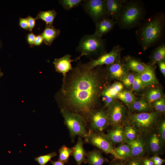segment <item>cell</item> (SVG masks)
Returning a JSON list of instances; mask_svg holds the SVG:
<instances>
[{
  "label": "cell",
  "mask_w": 165,
  "mask_h": 165,
  "mask_svg": "<svg viewBox=\"0 0 165 165\" xmlns=\"http://www.w3.org/2000/svg\"><path fill=\"white\" fill-rule=\"evenodd\" d=\"M101 67L90 69L79 63L63 77L61 88L55 95L60 109L80 115L86 123L91 113L98 109L106 86L107 73Z\"/></svg>",
  "instance_id": "6da1fadb"
},
{
  "label": "cell",
  "mask_w": 165,
  "mask_h": 165,
  "mask_svg": "<svg viewBox=\"0 0 165 165\" xmlns=\"http://www.w3.org/2000/svg\"><path fill=\"white\" fill-rule=\"evenodd\" d=\"M136 32L137 40L144 51L159 42L164 34L165 15L158 13L144 19Z\"/></svg>",
  "instance_id": "7a4b0ae2"
},
{
  "label": "cell",
  "mask_w": 165,
  "mask_h": 165,
  "mask_svg": "<svg viewBox=\"0 0 165 165\" xmlns=\"http://www.w3.org/2000/svg\"><path fill=\"white\" fill-rule=\"evenodd\" d=\"M146 14L144 4L141 1L127 0L116 21V24L120 29L130 30L139 26Z\"/></svg>",
  "instance_id": "3957f363"
},
{
  "label": "cell",
  "mask_w": 165,
  "mask_h": 165,
  "mask_svg": "<svg viewBox=\"0 0 165 165\" xmlns=\"http://www.w3.org/2000/svg\"><path fill=\"white\" fill-rule=\"evenodd\" d=\"M160 113L156 111L131 114L127 116L124 125L132 126L139 135L146 138L156 130L161 121Z\"/></svg>",
  "instance_id": "277c9868"
},
{
  "label": "cell",
  "mask_w": 165,
  "mask_h": 165,
  "mask_svg": "<svg viewBox=\"0 0 165 165\" xmlns=\"http://www.w3.org/2000/svg\"><path fill=\"white\" fill-rule=\"evenodd\" d=\"M76 50L92 60V57H98L107 53L106 41L94 33L86 35L81 39Z\"/></svg>",
  "instance_id": "5b68a950"
},
{
  "label": "cell",
  "mask_w": 165,
  "mask_h": 165,
  "mask_svg": "<svg viewBox=\"0 0 165 165\" xmlns=\"http://www.w3.org/2000/svg\"><path fill=\"white\" fill-rule=\"evenodd\" d=\"M65 125L67 127L72 140L74 142L76 136L85 138L88 132L86 129V123L80 115L64 109H60Z\"/></svg>",
  "instance_id": "8992f818"
},
{
  "label": "cell",
  "mask_w": 165,
  "mask_h": 165,
  "mask_svg": "<svg viewBox=\"0 0 165 165\" xmlns=\"http://www.w3.org/2000/svg\"><path fill=\"white\" fill-rule=\"evenodd\" d=\"M86 141L97 147L106 154L112 155L116 160H121L115 151V148L106 134L103 132H95L91 130L88 131Z\"/></svg>",
  "instance_id": "52a82bcc"
},
{
  "label": "cell",
  "mask_w": 165,
  "mask_h": 165,
  "mask_svg": "<svg viewBox=\"0 0 165 165\" xmlns=\"http://www.w3.org/2000/svg\"><path fill=\"white\" fill-rule=\"evenodd\" d=\"M82 5L85 12L95 24L108 17L106 0H83Z\"/></svg>",
  "instance_id": "ba28073f"
},
{
  "label": "cell",
  "mask_w": 165,
  "mask_h": 165,
  "mask_svg": "<svg viewBox=\"0 0 165 165\" xmlns=\"http://www.w3.org/2000/svg\"><path fill=\"white\" fill-rule=\"evenodd\" d=\"M123 49L119 45L115 46L109 52L104 53L96 59L91 60L84 64L88 68L93 69L104 65H108L119 62L121 52Z\"/></svg>",
  "instance_id": "9c48e42d"
},
{
  "label": "cell",
  "mask_w": 165,
  "mask_h": 165,
  "mask_svg": "<svg viewBox=\"0 0 165 165\" xmlns=\"http://www.w3.org/2000/svg\"><path fill=\"white\" fill-rule=\"evenodd\" d=\"M109 125L123 126L127 119V110L125 106L117 101H115L106 110Z\"/></svg>",
  "instance_id": "30bf717a"
},
{
  "label": "cell",
  "mask_w": 165,
  "mask_h": 165,
  "mask_svg": "<svg viewBox=\"0 0 165 165\" xmlns=\"http://www.w3.org/2000/svg\"><path fill=\"white\" fill-rule=\"evenodd\" d=\"M89 122L90 130L95 132H103L110 125L106 110L97 109L91 114Z\"/></svg>",
  "instance_id": "8fae6325"
},
{
  "label": "cell",
  "mask_w": 165,
  "mask_h": 165,
  "mask_svg": "<svg viewBox=\"0 0 165 165\" xmlns=\"http://www.w3.org/2000/svg\"><path fill=\"white\" fill-rule=\"evenodd\" d=\"M83 56L82 54H81L75 59H72L71 55L67 54L61 57L55 58L53 64L56 72L61 73L63 76V77H65L73 68L71 62L79 60L80 58Z\"/></svg>",
  "instance_id": "7c38bea8"
},
{
  "label": "cell",
  "mask_w": 165,
  "mask_h": 165,
  "mask_svg": "<svg viewBox=\"0 0 165 165\" xmlns=\"http://www.w3.org/2000/svg\"><path fill=\"white\" fill-rule=\"evenodd\" d=\"M146 138L139 135L133 141L125 142L130 146L131 157L138 158L145 157L147 152Z\"/></svg>",
  "instance_id": "4fadbf2b"
},
{
  "label": "cell",
  "mask_w": 165,
  "mask_h": 165,
  "mask_svg": "<svg viewBox=\"0 0 165 165\" xmlns=\"http://www.w3.org/2000/svg\"><path fill=\"white\" fill-rule=\"evenodd\" d=\"M128 70L125 64L119 61L107 65L106 72L109 78L122 79L127 74Z\"/></svg>",
  "instance_id": "5bb4252c"
},
{
  "label": "cell",
  "mask_w": 165,
  "mask_h": 165,
  "mask_svg": "<svg viewBox=\"0 0 165 165\" xmlns=\"http://www.w3.org/2000/svg\"><path fill=\"white\" fill-rule=\"evenodd\" d=\"M147 152L153 155H158L161 152L163 144L159 137L156 130L146 138Z\"/></svg>",
  "instance_id": "9a60e30c"
},
{
  "label": "cell",
  "mask_w": 165,
  "mask_h": 165,
  "mask_svg": "<svg viewBox=\"0 0 165 165\" xmlns=\"http://www.w3.org/2000/svg\"><path fill=\"white\" fill-rule=\"evenodd\" d=\"M95 24L96 28L94 33L102 38L113 29L116 24V21L112 18L107 17L100 20Z\"/></svg>",
  "instance_id": "2e32d148"
},
{
  "label": "cell",
  "mask_w": 165,
  "mask_h": 165,
  "mask_svg": "<svg viewBox=\"0 0 165 165\" xmlns=\"http://www.w3.org/2000/svg\"><path fill=\"white\" fill-rule=\"evenodd\" d=\"M126 1L127 0H106L108 17L116 21Z\"/></svg>",
  "instance_id": "e0dca14e"
},
{
  "label": "cell",
  "mask_w": 165,
  "mask_h": 165,
  "mask_svg": "<svg viewBox=\"0 0 165 165\" xmlns=\"http://www.w3.org/2000/svg\"><path fill=\"white\" fill-rule=\"evenodd\" d=\"M108 130L106 134L113 145L121 144L125 142L123 126L116 125Z\"/></svg>",
  "instance_id": "ac0fdd59"
},
{
  "label": "cell",
  "mask_w": 165,
  "mask_h": 165,
  "mask_svg": "<svg viewBox=\"0 0 165 165\" xmlns=\"http://www.w3.org/2000/svg\"><path fill=\"white\" fill-rule=\"evenodd\" d=\"M82 138L78 137V141L75 145L72 148V155L78 165H81L83 162H85L87 152L83 146Z\"/></svg>",
  "instance_id": "d6986e66"
},
{
  "label": "cell",
  "mask_w": 165,
  "mask_h": 165,
  "mask_svg": "<svg viewBox=\"0 0 165 165\" xmlns=\"http://www.w3.org/2000/svg\"><path fill=\"white\" fill-rule=\"evenodd\" d=\"M139 75L144 87L151 86L157 83L154 68L151 65H147L145 70Z\"/></svg>",
  "instance_id": "ffe728a7"
},
{
  "label": "cell",
  "mask_w": 165,
  "mask_h": 165,
  "mask_svg": "<svg viewBox=\"0 0 165 165\" xmlns=\"http://www.w3.org/2000/svg\"><path fill=\"white\" fill-rule=\"evenodd\" d=\"M86 157L85 163L90 165H103L105 163L109 162L107 158L103 157L100 151L96 149L87 152Z\"/></svg>",
  "instance_id": "44dd1931"
},
{
  "label": "cell",
  "mask_w": 165,
  "mask_h": 165,
  "mask_svg": "<svg viewBox=\"0 0 165 165\" xmlns=\"http://www.w3.org/2000/svg\"><path fill=\"white\" fill-rule=\"evenodd\" d=\"M60 30L55 28L53 25H46L41 34L44 43L48 46H51L53 41L60 35Z\"/></svg>",
  "instance_id": "7402d4cb"
},
{
  "label": "cell",
  "mask_w": 165,
  "mask_h": 165,
  "mask_svg": "<svg viewBox=\"0 0 165 165\" xmlns=\"http://www.w3.org/2000/svg\"><path fill=\"white\" fill-rule=\"evenodd\" d=\"M124 63L128 69H130L139 74L145 70L147 65L139 60L130 56L126 57L125 63Z\"/></svg>",
  "instance_id": "603a6c76"
},
{
  "label": "cell",
  "mask_w": 165,
  "mask_h": 165,
  "mask_svg": "<svg viewBox=\"0 0 165 165\" xmlns=\"http://www.w3.org/2000/svg\"><path fill=\"white\" fill-rule=\"evenodd\" d=\"M151 65H153L165 59V44L163 43L155 48L151 55Z\"/></svg>",
  "instance_id": "cb8c5ba5"
},
{
  "label": "cell",
  "mask_w": 165,
  "mask_h": 165,
  "mask_svg": "<svg viewBox=\"0 0 165 165\" xmlns=\"http://www.w3.org/2000/svg\"><path fill=\"white\" fill-rule=\"evenodd\" d=\"M115 151L121 161H125L131 157L130 146L127 143L120 144L117 147L115 148Z\"/></svg>",
  "instance_id": "d4e9b609"
},
{
  "label": "cell",
  "mask_w": 165,
  "mask_h": 165,
  "mask_svg": "<svg viewBox=\"0 0 165 165\" xmlns=\"http://www.w3.org/2000/svg\"><path fill=\"white\" fill-rule=\"evenodd\" d=\"M57 14L54 9L40 11L36 17V20L41 19L45 22L46 25H52Z\"/></svg>",
  "instance_id": "484cf974"
},
{
  "label": "cell",
  "mask_w": 165,
  "mask_h": 165,
  "mask_svg": "<svg viewBox=\"0 0 165 165\" xmlns=\"http://www.w3.org/2000/svg\"><path fill=\"white\" fill-rule=\"evenodd\" d=\"M149 104L145 100L141 99L135 101L129 107L138 113L151 112Z\"/></svg>",
  "instance_id": "4316f807"
},
{
  "label": "cell",
  "mask_w": 165,
  "mask_h": 165,
  "mask_svg": "<svg viewBox=\"0 0 165 165\" xmlns=\"http://www.w3.org/2000/svg\"><path fill=\"white\" fill-rule=\"evenodd\" d=\"M130 107L136 101L134 94L130 91L122 90L117 95L116 97Z\"/></svg>",
  "instance_id": "83f0119b"
},
{
  "label": "cell",
  "mask_w": 165,
  "mask_h": 165,
  "mask_svg": "<svg viewBox=\"0 0 165 165\" xmlns=\"http://www.w3.org/2000/svg\"><path fill=\"white\" fill-rule=\"evenodd\" d=\"M125 141H130L135 139L139 135L136 130L132 126L127 124L123 125Z\"/></svg>",
  "instance_id": "f1b7e54d"
},
{
  "label": "cell",
  "mask_w": 165,
  "mask_h": 165,
  "mask_svg": "<svg viewBox=\"0 0 165 165\" xmlns=\"http://www.w3.org/2000/svg\"><path fill=\"white\" fill-rule=\"evenodd\" d=\"M59 152L58 160L64 163L68 162L69 157L70 155H71L72 152V148L64 145L60 148Z\"/></svg>",
  "instance_id": "f546056e"
},
{
  "label": "cell",
  "mask_w": 165,
  "mask_h": 165,
  "mask_svg": "<svg viewBox=\"0 0 165 165\" xmlns=\"http://www.w3.org/2000/svg\"><path fill=\"white\" fill-rule=\"evenodd\" d=\"M83 1V0H61L59 2L64 9L69 10L78 6Z\"/></svg>",
  "instance_id": "4dcf8cb0"
},
{
  "label": "cell",
  "mask_w": 165,
  "mask_h": 165,
  "mask_svg": "<svg viewBox=\"0 0 165 165\" xmlns=\"http://www.w3.org/2000/svg\"><path fill=\"white\" fill-rule=\"evenodd\" d=\"M162 93L159 89H155L149 91L147 94L146 98L149 104L152 103L153 102L162 97Z\"/></svg>",
  "instance_id": "1f68e13d"
},
{
  "label": "cell",
  "mask_w": 165,
  "mask_h": 165,
  "mask_svg": "<svg viewBox=\"0 0 165 165\" xmlns=\"http://www.w3.org/2000/svg\"><path fill=\"white\" fill-rule=\"evenodd\" d=\"M57 155V153L53 152L46 155L40 156L35 157V160L40 165H45L51 160L52 158L55 156Z\"/></svg>",
  "instance_id": "d6a6232c"
},
{
  "label": "cell",
  "mask_w": 165,
  "mask_h": 165,
  "mask_svg": "<svg viewBox=\"0 0 165 165\" xmlns=\"http://www.w3.org/2000/svg\"><path fill=\"white\" fill-rule=\"evenodd\" d=\"M152 105L155 110L160 113L165 111V101L164 98L161 97L152 103Z\"/></svg>",
  "instance_id": "836d02e7"
},
{
  "label": "cell",
  "mask_w": 165,
  "mask_h": 165,
  "mask_svg": "<svg viewBox=\"0 0 165 165\" xmlns=\"http://www.w3.org/2000/svg\"><path fill=\"white\" fill-rule=\"evenodd\" d=\"M157 133L163 144L165 142V121H161L156 130Z\"/></svg>",
  "instance_id": "e575fe53"
},
{
  "label": "cell",
  "mask_w": 165,
  "mask_h": 165,
  "mask_svg": "<svg viewBox=\"0 0 165 165\" xmlns=\"http://www.w3.org/2000/svg\"><path fill=\"white\" fill-rule=\"evenodd\" d=\"M122 79L123 84L127 87L132 86L134 82L135 76L132 74H127Z\"/></svg>",
  "instance_id": "d590c367"
},
{
  "label": "cell",
  "mask_w": 165,
  "mask_h": 165,
  "mask_svg": "<svg viewBox=\"0 0 165 165\" xmlns=\"http://www.w3.org/2000/svg\"><path fill=\"white\" fill-rule=\"evenodd\" d=\"M123 162L124 165H143L141 158L131 157Z\"/></svg>",
  "instance_id": "8d00e7d4"
},
{
  "label": "cell",
  "mask_w": 165,
  "mask_h": 165,
  "mask_svg": "<svg viewBox=\"0 0 165 165\" xmlns=\"http://www.w3.org/2000/svg\"><path fill=\"white\" fill-rule=\"evenodd\" d=\"M132 86L133 90L136 91H139L144 87L139 75L135 76L134 79Z\"/></svg>",
  "instance_id": "74e56055"
},
{
  "label": "cell",
  "mask_w": 165,
  "mask_h": 165,
  "mask_svg": "<svg viewBox=\"0 0 165 165\" xmlns=\"http://www.w3.org/2000/svg\"><path fill=\"white\" fill-rule=\"evenodd\" d=\"M150 158L153 161L154 165H162L165 162V159L160 158L158 155H155Z\"/></svg>",
  "instance_id": "f35d334b"
},
{
  "label": "cell",
  "mask_w": 165,
  "mask_h": 165,
  "mask_svg": "<svg viewBox=\"0 0 165 165\" xmlns=\"http://www.w3.org/2000/svg\"><path fill=\"white\" fill-rule=\"evenodd\" d=\"M27 18L28 24V30L31 31L35 26L36 19L30 16H28Z\"/></svg>",
  "instance_id": "ab89813d"
},
{
  "label": "cell",
  "mask_w": 165,
  "mask_h": 165,
  "mask_svg": "<svg viewBox=\"0 0 165 165\" xmlns=\"http://www.w3.org/2000/svg\"><path fill=\"white\" fill-rule=\"evenodd\" d=\"M19 25L23 29L28 30V26L27 17L24 18L20 17L19 20Z\"/></svg>",
  "instance_id": "60d3db41"
},
{
  "label": "cell",
  "mask_w": 165,
  "mask_h": 165,
  "mask_svg": "<svg viewBox=\"0 0 165 165\" xmlns=\"http://www.w3.org/2000/svg\"><path fill=\"white\" fill-rule=\"evenodd\" d=\"M36 35L33 33L31 32L28 34L27 41L31 47L34 46V43L36 37Z\"/></svg>",
  "instance_id": "b9f144b4"
},
{
  "label": "cell",
  "mask_w": 165,
  "mask_h": 165,
  "mask_svg": "<svg viewBox=\"0 0 165 165\" xmlns=\"http://www.w3.org/2000/svg\"><path fill=\"white\" fill-rule=\"evenodd\" d=\"M141 158L143 165H154V163L150 157L146 156Z\"/></svg>",
  "instance_id": "7bdbcfd3"
},
{
  "label": "cell",
  "mask_w": 165,
  "mask_h": 165,
  "mask_svg": "<svg viewBox=\"0 0 165 165\" xmlns=\"http://www.w3.org/2000/svg\"><path fill=\"white\" fill-rule=\"evenodd\" d=\"M43 42V38L41 34L38 35L36 36L34 46H40L42 43Z\"/></svg>",
  "instance_id": "ee69618b"
},
{
  "label": "cell",
  "mask_w": 165,
  "mask_h": 165,
  "mask_svg": "<svg viewBox=\"0 0 165 165\" xmlns=\"http://www.w3.org/2000/svg\"><path fill=\"white\" fill-rule=\"evenodd\" d=\"M161 72L165 76V60L162 61L158 63Z\"/></svg>",
  "instance_id": "f6af8a7d"
},
{
  "label": "cell",
  "mask_w": 165,
  "mask_h": 165,
  "mask_svg": "<svg viewBox=\"0 0 165 165\" xmlns=\"http://www.w3.org/2000/svg\"><path fill=\"white\" fill-rule=\"evenodd\" d=\"M121 160L115 159L112 161L108 165H124L123 162Z\"/></svg>",
  "instance_id": "bcb514c9"
},
{
  "label": "cell",
  "mask_w": 165,
  "mask_h": 165,
  "mask_svg": "<svg viewBox=\"0 0 165 165\" xmlns=\"http://www.w3.org/2000/svg\"><path fill=\"white\" fill-rule=\"evenodd\" d=\"M51 163L53 165H64V163L58 160L57 161L50 160Z\"/></svg>",
  "instance_id": "7dc6e473"
},
{
  "label": "cell",
  "mask_w": 165,
  "mask_h": 165,
  "mask_svg": "<svg viewBox=\"0 0 165 165\" xmlns=\"http://www.w3.org/2000/svg\"><path fill=\"white\" fill-rule=\"evenodd\" d=\"M3 73L1 71V70L0 69V78L3 75Z\"/></svg>",
  "instance_id": "c3c4849f"
}]
</instances>
